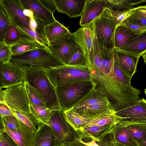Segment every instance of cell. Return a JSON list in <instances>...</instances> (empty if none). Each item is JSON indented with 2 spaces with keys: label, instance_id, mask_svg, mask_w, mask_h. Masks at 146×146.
<instances>
[{
  "label": "cell",
  "instance_id": "1",
  "mask_svg": "<svg viewBox=\"0 0 146 146\" xmlns=\"http://www.w3.org/2000/svg\"><path fill=\"white\" fill-rule=\"evenodd\" d=\"M25 81L36 89L44 100L46 107L51 110H61L56 89L49 80L44 69L23 68Z\"/></svg>",
  "mask_w": 146,
  "mask_h": 146
},
{
  "label": "cell",
  "instance_id": "2",
  "mask_svg": "<svg viewBox=\"0 0 146 146\" xmlns=\"http://www.w3.org/2000/svg\"><path fill=\"white\" fill-rule=\"evenodd\" d=\"M9 62L18 64L23 68L48 69L64 65L45 47L12 55Z\"/></svg>",
  "mask_w": 146,
  "mask_h": 146
},
{
  "label": "cell",
  "instance_id": "3",
  "mask_svg": "<svg viewBox=\"0 0 146 146\" xmlns=\"http://www.w3.org/2000/svg\"><path fill=\"white\" fill-rule=\"evenodd\" d=\"M44 70L55 88L92 80L90 72L86 66L64 65Z\"/></svg>",
  "mask_w": 146,
  "mask_h": 146
},
{
  "label": "cell",
  "instance_id": "4",
  "mask_svg": "<svg viewBox=\"0 0 146 146\" xmlns=\"http://www.w3.org/2000/svg\"><path fill=\"white\" fill-rule=\"evenodd\" d=\"M94 86L92 80L55 88L61 110L65 111L71 108L89 93Z\"/></svg>",
  "mask_w": 146,
  "mask_h": 146
},
{
  "label": "cell",
  "instance_id": "5",
  "mask_svg": "<svg viewBox=\"0 0 146 146\" xmlns=\"http://www.w3.org/2000/svg\"><path fill=\"white\" fill-rule=\"evenodd\" d=\"M92 23L94 35L98 44L106 48L114 49V33L118 24L113 18L109 10L106 8Z\"/></svg>",
  "mask_w": 146,
  "mask_h": 146
},
{
  "label": "cell",
  "instance_id": "6",
  "mask_svg": "<svg viewBox=\"0 0 146 146\" xmlns=\"http://www.w3.org/2000/svg\"><path fill=\"white\" fill-rule=\"evenodd\" d=\"M0 102L11 110L19 112H30V101L25 82L0 89Z\"/></svg>",
  "mask_w": 146,
  "mask_h": 146
},
{
  "label": "cell",
  "instance_id": "7",
  "mask_svg": "<svg viewBox=\"0 0 146 146\" xmlns=\"http://www.w3.org/2000/svg\"><path fill=\"white\" fill-rule=\"evenodd\" d=\"M47 124L50 127L54 132L56 146L60 145L65 142L74 141L78 139L76 131L66 120L64 110H52Z\"/></svg>",
  "mask_w": 146,
  "mask_h": 146
},
{
  "label": "cell",
  "instance_id": "8",
  "mask_svg": "<svg viewBox=\"0 0 146 146\" xmlns=\"http://www.w3.org/2000/svg\"><path fill=\"white\" fill-rule=\"evenodd\" d=\"M1 117L5 131L19 146H33L35 133L14 115Z\"/></svg>",
  "mask_w": 146,
  "mask_h": 146
},
{
  "label": "cell",
  "instance_id": "9",
  "mask_svg": "<svg viewBox=\"0 0 146 146\" xmlns=\"http://www.w3.org/2000/svg\"><path fill=\"white\" fill-rule=\"evenodd\" d=\"M79 45L73 33L60 36L50 42L48 46L50 52L64 65L67 63Z\"/></svg>",
  "mask_w": 146,
  "mask_h": 146
},
{
  "label": "cell",
  "instance_id": "10",
  "mask_svg": "<svg viewBox=\"0 0 146 146\" xmlns=\"http://www.w3.org/2000/svg\"><path fill=\"white\" fill-rule=\"evenodd\" d=\"M121 118L119 122L126 126L135 123H146V100L141 99L130 106L116 111Z\"/></svg>",
  "mask_w": 146,
  "mask_h": 146
},
{
  "label": "cell",
  "instance_id": "11",
  "mask_svg": "<svg viewBox=\"0 0 146 146\" xmlns=\"http://www.w3.org/2000/svg\"><path fill=\"white\" fill-rule=\"evenodd\" d=\"M0 89L25 82L23 68L18 65L10 62L0 63Z\"/></svg>",
  "mask_w": 146,
  "mask_h": 146
},
{
  "label": "cell",
  "instance_id": "12",
  "mask_svg": "<svg viewBox=\"0 0 146 146\" xmlns=\"http://www.w3.org/2000/svg\"><path fill=\"white\" fill-rule=\"evenodd\" d=\"M0 5L5 10L11 23L17 27H24L31 29V18L24 14L25 9L19 0H0Z\"/></svg>",
  "mask_w": 146,
  "mask_h": 146
},
{
  "label": "cell",
  "instance_id": "13",
  "mask_svg": "<svg viewBox=\"0 0 146 146\" xmlns=\"http://www.w3.org/2000/svg\"><path fill=\"white\" fill-rule=\"evenodd\" d=\"M73 34L84 55L88 65L92 63L94 58V41L92 23L80 28Z\"/></svg>",
  "mask_w": 146,
  "mask_h": 146
},
{
  "label": "cell",
  "instance_id": "14",
  "mask_svg": "<svg viewBox=\"0 0 146 146\" xmlns=\"http://www.w3.org/2000/svg\"><path fill=\"white\" fill-rule=\"evenodd\" d=\"M116 124L81 128L76 131L78 138L84 142H89L93 140L99 141L112 132Z\"/></svg>",
  "mask_w": 146,
  "mask_h": 146
},
{
  "label": "cell",
  "instance_id": "15",
  "mask_svg": "<svg viewBox=\"0 0 146 146\" xmlns=\"http://www.w3.org/2000/svg\"><path fill=\"white\" fill-rule=\"evenodd\" d=\"M106 0H86L81 16L80 25L84 27L99 17L106 8Z\"/></svg>",
  "mask_w": 146,
  "mask_h": 146
},
{
  "label": "cell",
  "instance_id": "16",
  "mask_svg": "<svg viewBox=\"0 0 146 146\" xmlns=\"http://www.w3.org/2000/svg\"><path fill=\"white\" fill-rule=\"evenodd\" d=\"M23 7L31 11L34 16L45 25L56 21L53 14L47 9L39 0H19Z\"/></svg>",
  "mask_w": 146,
  "mask_h": 146
},
{
  "label": "cell",
  "instance_id": "17",
  "mask_svg": "<svg viewBox=\"0 0 146 146\" xmlns=\"http://www.w3.org/2000/svg\"><path fill=\"white\" fill-rule=\"evenodd\" d=\"M86 0H54L56 10L70 18L81 16Z\"/></svg>",
  "mask_w": 146,
  "mask_h": 146
},
{
  "label": "cell",
  "instance_id": "18",
  "mask_svg": "<svg viewBox=\"0 0 146 146\" xmlns=\"http://www.w3.org/2000/svg\"><path fill=\"white\" fill-rule=\"evenodd\" d=\"M115 49L121 70L131 81L132 77L137 72V64L140 57Z\"/></svg>",
  "mask_w": 146,
  "mask_h": 146
},
{
  "label": "cell",
  "instance_id": "19",
  "mask_svg": "<svg viewBox=\"0 0 146 146\" xmlns=\"http://www.w3.org/2000/svg\"><path fill=\"white\" fill-rule=\"evenodd\" d=\"M33 146H56L55 136L49 125L43 124L35 132Z\"/></svg>",
  "mask_w": 146,
  "mask_h": 146
},
{
  "label": "cell",
  "instance_id": "20",
  "mask_svg": "<svg viewBox=\"0 0 146 146\" xmlns=\"http://www.w3.org/2000/svg\"><path fill=\"white\" fill-rule=\"evenodd\" d=\"M119 50L140 57L146 53V31L141 33L119 49Z\"/></svg>",
  "mask_w": 146,
  "mask_h": 146
},
{
  "label": "cell",
  "instance_id": "21",
  "mask_svg": "<svg viewBox=\"0 0 146 146\" xmlns=\"http://www.w3.org/2000/svg\"><path fill=\"white\" fill-rule=\"evenodd\" d=\"M141 33L134 31L124 25H117L114 33V48H120L131 40L136 38Z\"/></svg>",
  "mask_w": 146,
  "mask_h": 146
},
{
  "label": "cell",
  "instance_id": "22",
  "mask_svg": "<svg viewBox=\"0 0 146 146\" xmlns=\"http://www.w3.org/2000/svg\"><path fill=\"white\" fill-rule=\"evenodd\" d=\"M108 102L110 101L108 97L94 84L90 92L69 110H74L93 104Z\"/></svg>",
  "mask_w": 146,
  "mask_h": 146
},
{
  "label": "cell",
  "instance_id": "23",
  "mask_svg": "<svg viewBox=\"0 0 146 146\" xmlns=\"http://www.w3.org/2000/svg\"><path fill=\"white\" fill-rule=\"evenodd\" d=\"M26 39L35 40L19 27L11 23L6 31L3 42L11 46Z\"/></svg>",
  "mask_w": 146,
  "mask_h": 146
},
{
  "label": "cell",
  "instance_id": "24",
  "mask_svg": "<svg viewBox=\"0 0 146 146\" xmlns=\"http://www.w3.org/2000/svg\"><path fill=\"white\" fill-rule=\"evenodd\" d=\"M112 133L114 141L127 146H139L137 142L130 134L126 126L119 121L115 124Z\"/></svg>",
  "mask_w": 146,
  "mask_h": 146
},
{
  "label": "cell",
  "instance_id": "25",
  "mask_svg": "<svg viewBox=\"0 0 146 146\" xmlns=\"http://www.w3.org/2000/svg\"><path fill=\"white\" fill-rule=\"evenodd\" d=\"M114 109L110 102L97 103L77 109L74 111L87 117L103 113Z\"/></svg>",
  "mask_w": 146,
  "mask_h": 146
},
{
  "label": "cell",
  "instance_id": "26",
  "mask_svg": "<svg viewBox=\"0 0 146 146\" xmlns=\"http://www.w3.org/2000/svg\"><path fill=\"white\" fill-rule=\"evenodd\" d=\"M70 32L68 29L57 21L45 25L44 34L49 43L58 37Z\"/></svg>",
  "mask_w": 146,
  "mask_h": 146
},
{
  "label": "cell",
  "instance_id": "27",
  "mask_svg": "<svg viewBox=\"0 0 146 146\" xmlns=\"http://www.w3.org/2000/svg\"><path fill=\"white\" fill-rule=\"evenodd\" d=\"M146 0H106V8L116 11L122 12L133 9L134 5H137Z\"/></svg>",
  "mask_w": 146,
  "mask_h": 146
},
{
  "label": "cell",
  "instance_id": "28",
  "mask_svg": "<svg viewBox=\"0 0 146 146\" xmlns=\"http://www.w3.org/2000/svg\"><path fill=\"white\" fill-rule=\"evenodd\" d=\"M11 110L13 115L19 120L34 133L41 125L44 124L38 121L31 112H19Z\"/></svg>",
  "mask_w": 146,
  "mask_h": 146
},
{
  "label": "cell",
  "instance_id": "29",
  "mask_svg": "<svg viewBox=\"0 0 146 146\" xmlns=\"http://www.w3.org/2000/svg\"><path fill=\"white\" fill-rule=\"evenodd\" d=\"M45 47L35 40L26 39L11 46L12 55L23 53L38 48Z\"/></svg>",
  "mask_w": 146,
  "mask_h": 146
},
{
  "label": "cell",
  "instance_id": "30",
  "mask_svg": "<svg viewBox=\"0 0 146 146\" xmlns=\"http://www.w3.org/2000/svg\"><path fill=\"white\" fill-rule=\"evenodd\" d=\"M30 112L40 122L47 124L51 116L52 110L35 105L30 102Z\"/></svg>",
  "mask_w": 146,
  "mask_h": 146
},
{
  "label": "cell",
  "instance_id": "31",
  "mask_svg": "<svg viewBox=\"0 0 146 146\" xmlns=\"http://www.w3.org/2000/svg\"><path fill=\"white\" fill-rule=\"evenodd\" d=\"M132 137L137 143L146 140V123H135L126 126Z\"/></svg>",
  "mask_w": 146,
  "mask_h": 146
},
{
  "label": "cell",
  "instance_id": "32",
  "mask_svg": "<svg viewBox=\"0 0 146 146\" xmlns=\"http://www.w3.org/2000/svg\"><path fill=\"white\" fill-rule=\"evenodd\" d=\"M25 85L30 102L38 106L47 108L44 99L39 92L26 81H25Z\"/></svg>",
  "mask_w": 146,
  "mask_h": 146
},
{
  "label": "cell",
  "instance_id": "33",
  "mask_svg": "<svg viewBox=\"0 0 146 146\" xmlns=\"http://www.w3.org/2000/svg\"><path fill=\"white\" fill-rule=\"evenodd\" d=\"M11 23L5 10L0 5V41H3L5 33Z\"/></svg>",
  "mask_w": 146,
  "mask_h": 146
},
{
  "label": "cell",
  "instance_id": "34",
  "mask_svg": "<svg viewBox=\"0 0 146 146\" xmlns=\"http://www.w3.org/2000/svg\"><path fill=\"white\" fill-rule=\"evenodd\" d=\"M67 65L87 66V61L79 46L68 60Z\"/></svg>",
  "mask_w": 146,
  "mask_h": 146
},
{
  "label": "cell",
  "instance_id": "35",
  "mask_svg": "<svg viewBox=\"0 0 146 146\" xmlns=\"http://www.w3.org/2000/svg\"><path fill=\"white\" fill-rule=\"evenodd\" d=\"M135 9L136 7H133L131 9L122 12L109 10L113 18L118 25H119L124 22L132 15L135 12Z\"/></svg>",
  "mask_w": 146,
  "mask_h": 146
},
{
  "label": "cell",
  "instance_id": "36",
  "mask_svg": "<svg viewBox=\"0 0 146 146\" xmlns=\"http://www.w3.org/2000/svg\"><path fill=\"white\" fill-rule=\"evenodd\" d=\"M12 55L11 46L0 41V62L5 63L9 62Z\"/></svg>",
  "mask_w": 146,
  "mask_h": 146
},
{
  "label": "cell",
  "instance_id": "37",
  "mask_svg": "<svg viewBox=\"0 0 146 146\" xmlns=\"http://www.w3.org/2000/svg\"><path fill=\"white\" fill-rule=\"evenodd\" d=\"M39 43L48 48V43L46 38L35 31L24 27H18Z\"/></svg>",
  "mask_w": 146,
  "mask_h": 146
},
{
  "label": "cell",
  "instance_id": "38",
  "mask_svg": "<svg viewBox=\"0 0 146 146\" xmlns=\"http://www.w3.org/2000/svg\"><path fill=\"white\" fill-rule=\"evenodd\" d=\"M31 18L30 26L31 29L45 37L44 29L45 25L41 21L35 17L33 15Z\"/></svg>",
  "mask_w": 146,
  "mask_h": 146
},
{
  "label": "cell",
  "instance_id": "39",
  "mask_svg": "<svg viewBox=\"0 0 146 146\" xmlns=\"http://www.w3.org/2000/svg\"><path fill=\"white\" fill-rule=\"evenodd\" d=\"M0 146H19L5 131H0Z\"/></svg>",
  "mask_w": 146,
  "mask_h": 146
},
{
  "label": "cell",
  "instance_id": "40",
  "mask_svg": "<svg viewBox=\"0 0 146 146\" xmlns=\"http://www.w3.org/2000/svg\"><path fill=\"white\" fill-rule=\"evenodd\" d=\"M125 22L146 26V18L135 12Z\"/></svg>",
  "mask_w": 146,
  "mask_h": 146
},
{
  "label": "cell",
  "instance_id": "41",
  "mask_svg": "<svg viewBox=\"0 0 146 146\" xmlns=\"http://www.w3.org/2000/svg\"><path fill=\"white\" fill-rule=\"evenodd\" d=\"M121 24L128 27L135 31L142 33L146 31V26L125 22H123Z\"/></svg>",
  "mask_w": 146,
  "mask_h": 146
},
{
  "label": "cell",
  "instance_id": "42",
  "mask_svg": "<svg viewBox=\"0 0 146 146\" xmlns=\"http://www.w3.org/2000/svg\"><path fill=\"white\" fill-rule=\"evenodd\" d=\"M43 5L48 10L53 14L56 8L54 0H39Z\"/></svg>",
  "mask_w": 146,
  "mask_h": 146
},
{
  "label": "cell",
  "instance_id": "43",
  "mask_svg": "<svg viewBox=\"0 0 146 146\" xmlns=\"http://www.w3.org/2000/svg\"><path fill=\"white\" fill-rule=\"evenodd\" d=\"M0 113L1 117L14 115L11 110L8 106L1 102H0Z\"/></svg>",
  "mask_w": 146,
  "mask_h": 146
},
{
  "label": "cell",
  "instance_id": "44",
  "mask_svg": "<svg viewBox=\"0 0 146 146\" xmlns=\"http://www.w3.org/2000/svg\"><path fill=\"white\" fill-rule=\"evenodd\" d=\"M96 142L100 146H115L111 142V133L107 135L101 141Z\"/></svg>",
  "mask_w": 146,
  "mask_h": 146
},
{
  "label": "cell",
  "instance_id": "45",
  "mask_svg": "<svg viewBox=\"0 0 146 146\" xmlns=\"http://www.w3.org/2000/svg\"><path fill=\"white\" fill-rule=\"evenodd\" d=\"M61 145L63 146H87L78 140L73 142H65Z\"/></svg>",
  "mask_w": 146,
  "mask_h": 146
},
{
  "label": "cell",
  "instance_id": "46",
  "mask_svg": "<svg viewBox=\"0 0 146 146\" xmlns=\"http://www.w3.org/2000/svg\"><path fill=\"white\" fill-rule=\"evenodd\" d=\"M135 12L143 15L146 18V5L136 7Z\"/></svg>",
  "mask_w": 146,
  "mask_h": 146
},
{
  "label": "cell",
  "instance_id": "47",
  "mask_svg": "<svg viewBox=\"0 0 146 146\" xmlns=\"http://www.w3.org/2000/svg\"><path fill=\"white\" fill-rule=\"evenodd\" d=\"M111 140L112 143L115 146H127L114 141L113 140V135L112 133H111Z\"/></svg>",
  "mask_w": 146,
  "mask_h": 146
},
{
  "label": "cell",
  "instance_id": "48",
  "mask_svg": "<svg viewBox=\"0 0 146 146\" xmlns=\"http://www.w3.org/2000/svg\"><path fill=\"white\" fill-rule=\"evenodd\" d=\"M0 131H5V127L4 126L3 123V122L2 119L1 117L0 118Z\"/></svg>",
  "mask_w": 146,
  "mask_h": 146
},
{
  "label": "cell",
  "instance_id": "49",
  "mask_svg": "<svg viewBox=\"0 0 146 146\" xmlns=\"http://www.w3.org/2000/svg\"><path fill=\"white\" fill-rule=\"evenodd\" d=\"M139 146H146V140L138 143Z\"/></svg>",
  "mask_w": 146,
  "mask_h": 146
},
{
  "label": "cell",
  "instance_id": "50",
  "mask_svg": "<svg viewBox=\"0 0 146 146\" xmlns=\"http://www.w3.org/2000/svg\"><path fill=\"white\" fill-rule=\"evenodd\" d=\"M143 59L144 63L146 64V53L144 54L143 56Z\"/></svg>",
  "mask_w": 146,
  "mask_h": 146
},
{
  "label": "cell",
  "instance_id": "51",
  "mask_svg": "<svg viewBox=\"0 0 146 146\" xmlns=\"http://www.w3.org/2000/svg\"><path fill=\"white\" fill-rule=\"evenodd\" d=\"M145 94H146V88L144 90Z\"/></svg>",
  "mask_w": 146,
  "mask_h": 146
},
{
  "label": "cell",
  "instance_id": "52",
  "mask_svg": "<svg viewBox=\"0 0 146 146\" xmlns=\"http://www.w3.org/2000/svg\"><path fill=\"white\" fill-rule=\"evenodd\" d=\"M62 146V145H59V146Z\"/></svg>",
  "mask_w": 146,
  "mask_h": 146
},
{
  "label": "cell",
  "instance_id": "53",
  "mask_svg": "<svg viewBox=\"0 0 146 146\" xmlns=\"http://www.w3.org/2000/svg\"><path fill=\"white\" fill-rule=\"evenodd\" d=\"M145 3H146V1H145Z\"/></svg>",
  "mask_w": 146,
  "mask_h": 146
}]
</instances>
